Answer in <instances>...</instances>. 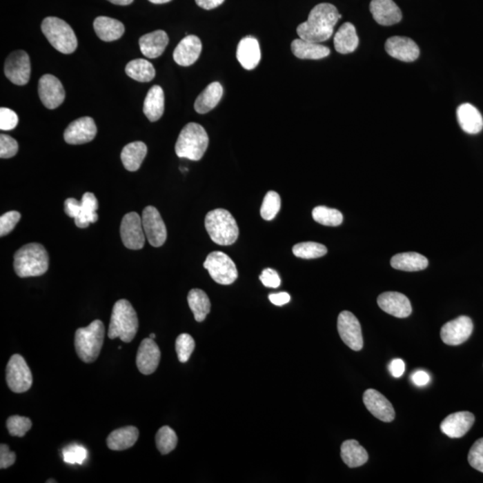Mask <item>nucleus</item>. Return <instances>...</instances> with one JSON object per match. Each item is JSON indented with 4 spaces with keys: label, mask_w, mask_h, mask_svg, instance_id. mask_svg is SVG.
I'll list each match as a JSON object with an SVG mask.
<instances>
[{
    "label": "nucleus",
    "mask_w": 483,
    "mask_h": 483,
    "mask_svg": "<svg viewBox=\"0 0 483 483\" xmlns=\"http://www.w3.org/2000/svg\"><path fill=\"white\" fill-rule=\"evenodd\" d=\"M341 17L337 8L330 3L317 5L310 10L306 22L299 24L297 29L299 38L317 43L328 41Z\"/></svg>",
    "instance_id": "1"
},
{
    "label": "nucleus",
    "mask_w": 483,
    "mask_h": 483,
    "mask_svg": "<svg viewBox=\"0 0 483 483\" xmlns=\"http://www.w3.org/2000/svg\"><path fill=\"white\" fill-rule=\"evenodd\" d=\"M138 328L137 314L132 304L126 299L117 301L111 314L108 337L120 338L123 342L130 343L137 336Z\"/></svg>",
    "instance_id": "2"
},
{
    "label": "nucleus",
    "mask_w": 483,
    "mask_h": 483,
    "mask_svg": "<svg viewBox=\"0 0 483 483\" xmlns=\"http://www.w3.org/2000/svg\"><path fill=\"white\" fill-rule=\"evenodd\" d=\"M14 268L18 277H39L47 273L48 255L40 244H28L21 247L14 257Z\"/></svg>",
    "instance_id": "3"
},
{
    "label": "nucleus",
    "mask_w": 483,
    "mask_h": 483,
    "mask_svg": "<svg viewBox=\"0 0 483 483\" xmlns=\"http://www.w3.org/2000/svg\"><path fill=\"white\" fill-rule=\"evenodd\" d=\"M208 145L209 137L205 129L199 124L189 123L181 131L175 150L179 158L198 161L206 152Z\"/></svg>",
    "instance_id": "4"
},
{
    "label": "nucleus",
    "mask_w": 483,
    "mask_h": 483,
    "mask_svg": "<svg viewBox=\"0 0 483 483\" xmlns=\"http://www.w3.org/2000/svg\"><path fill=\"white\" fill-rule=\"evenodd\" d=\"M105 338V327L99 319L92 322L86 328L75 332V347L81 361L90 364L97 360L101 354Z\"/></svg>",
    "instance_id": "5"
},
{
    "label": "nucleus",
    "mask_w": 483,
    "mask_h": 483,
    "mask_svg": "<svg viewBox=\"0 0 483 483\" xmlns=\"http://www.w3.org/2000/svg\"><path fill=\"white\" fill-rule=\"evenodd\" d=\"M205 228L210 239L219 246H231L239 235L234 217L224 209L210 211L205 217Z\"/></svg>",
    "instance_id": "6"
},
{
    "label": "nucleus",
    "mask_w": 483,
    "mask_h": 483,
    "mask_svg": "<svg viewBox=\"0 0 483 483\" xmlns=\"http://www.w3.org/2000/svg\"><path fill=\"white\" fill-rule=\"evenodd\" d=\"M41 31L54 48L63 54H72L77 48L74 30L60 18L50 17L42 21Z\"/></svg>",
    "instance_id": "7"
},
{
    "label": "nucleus",
    "mask_w": 483,
    "mask_h": 483,
    "mask_svg": "<svg viewBox=\"0 0 483 483\" xmlns=\"http://www.w3.org/2000/svg\"><path fill=\"white\" fill-rule=\"evenodd\" d=\"M214 282L220 285H231L238 277L237 266L228 255L222 252L210 253L204 264Z\"/></svg>",
    "instance_id": "8"
},
{
    "label": "nucleus",
    "mask_w": 483,
    "mask_h": 483,
    "mask_svg": "<svg viewBox=\"0 0 483 483\" xmlns=\"http://www.w3.org/2000/svg\"><path fill=\"white\" fill-rule=\"evenodd\" d=\"M6 373L8 388L14 393H23L31 388L33 382L32 371L22 355L12 356Z\"/></svg>",
    "instance_id": "9"
},
{
    "label": "nucleus",
    "mask_w": 483,
    "mask_h": 483,
    "mask_svg": "<svg viewBox=\"0 0 483 483\" xmlns=\"http://www.w3.org/2000/svg\"><path fill=\"white\" fill-rule=\"evenodd\" d=\"M337 331L341 339L349 348L360 351L364 346L362 327L357 318L348 310H344L338 315Z\"/></svg>",
    "instance_id": "10"
},
{
    "label": "nucleus",
    "mask_w": 483,
    "mask_h": 483,
    "mask_svg": "<svg viewBox=\"0 0 483 483\" xmlns=\"http://www.w3.org/2000/svg\"><path fill=\"white\" fill-rule=\"evenodd\" d=\"M120 235L124 246L131 250H140L145 244L143 221L137 213H129L124 216L120 226Z\"/></svg>",
    "instance_id": "11"
},
{
    "label": "nucleus",
    "mask_w": 483,
    "mask_h": 483,
    "mask_svg": "<svg viewBox=\"0 0 483 483\" xmlns=\"http://www.w3.org/2000/svg\"><path fill=\"white\" fill-rule=\"evenodd\" d=\"M144 230L150 246L161 247L167 240V228L159 210L153 206H147L141 215Z\"/></svg>",
    "instance_id": "12"
},
{
    "label": "nucleus",
    "mask_w": 483,
    "mask_h": 483,
    "mask_svg": "<svg viewBox=\"0 0 483 483\" xmlns=\"http://www.w3.org/2000/svg\"><path fill=\"white\" fill-rule=\"evenodd\" d=\"M5 75L11 83L26 86L31 77V61L28 54L17 50L8 57L5 63Z\"/></svg>",
    "instance_id": "13"
},
{
    "label": "nucleus",
    "mask_w": 483,
    "mask_h": 483,
    "mask_svg": "<svg viewBox=\"0 0 483 483\" xmlns=\"http://www.w3.org/2000/svg\"><path fill=\"white\" fill-rule=\"evenodd\" d=\"M38 92L42 104L48 110H55L65 101L64 87L52 75H42L39 81Z\"/></svg>",
    "instance_id": "14"
},
{
    "label": "nucleus",
    "mask_w": 483,
    "mask_h": 483,
    "mask_svg": "<svg viewBox=\"0 0 483 483\" xmlns=\"http://www.w3.org/2000/svg\"><path fill=\"white\" fill-rule=\"evenodd\" d=\"M473 331L472 319L467 316H460L443 326L440 337L446 345L459 346L466 342Z\"/></svg>",
    "instance_id": "15"
},
{
    "label": "nucleus",
    "mask_w": 483,
    "mask_h": 483,
    "mask_svg": "<svg viewBox=\"0 0 483 483\" xmlns=\"http://www.w3.org/2000/svg\"><path fill=\"white\" fill-rule=\"evenodd\" d=\"M97 126L95 120L90 117H80L66 128L64 139L72 145L90 143L95 138Z\"/></svg>",
    "instance_id": "16"
},
{
    "label": "nucleus",
    "mask_w": 483,
    "mask_h": 483,
    "mask_svg": "<svg viewBox=\"0 0 483 483\" xmlns=\"http://www.w3.org/2000/svg\"><path fill=\"white\" fill-rule=\"evenodd\" d=\"M161 353L159 347L152 338H145L139 346L137 365L138 370L144 375L155 373L161 361Z\"/></svg>",
    "instance_id": "17"
},
{
    "label": "nucleus",
    "mask_w": 483,
    "mask_h": 483,
    "mask_svg": "<svg viewBox=\"0 0 483 483\" xmlns=\"http://www.w3.org/2000/svg\"><path fill=\"white\" fill-rule=\"evenodd\" d=\"M364 403L371 415L380 421L391 422L395 419L393 406L384 395L375 389H367L364 392Z\"/></svg>",
    "instance_id": "18"
},
{
    "label": "nucleus",
    "mask_w": 483,
    "mask_h": 483,
    "mask_svg": "<svg viewBox=\"0 0 483 483\" xmlns=\"http://www.w3.org/2000/svg\"><path fill=\"white\" fill-rule=\"evenodd\" d=\"M385 50L389 56L403 62L415 61L420 56L418 45L410 38L400 36L388 39Z\"/></svg>",
    "instance_id": "19"
},
{
    "label": "nucleus",
    "mask_w": 483,
    "mask_h": 483,
    "mask_svg": "<svg viewBox=\"0 0 483 483\" xmlns=\"http://www.w3.org/2000/svg\"><path fill=\"white\" fill-rule=\"evenodd\" d=\"M377 302L380 309L397 318H407L412 313V306L409 299L401 293H383Z\"/></svg>",
    "instance_id": "20"
},
{
    "label": "nucleus",
    "mask_w": 483,
    "mask_h": 483,
    "mask_svg": "<svg viewBox=\"0 0 483 483\" xmlns=\"http://www.w3.org/2000/svg\"><path fill=\"white\" fill-rule=\"evenodd\" d=\"M475 415L469 412H457L448 415L440 424V430L452 439L464 437L475 424Z\"/></svg>",
    "instance_id": "21"
},
{
    "label": "nucleus",
    "mask_w": 483,
    "mask_h": 483,
    "mask_svg": "<svg viewBox=\"0 0 483 483\" xmlns=\"http://www.w3.org/2000/svg\"><path fill=\"white\" fill-rule=\"evenodd\" d=\"M201 41L195 35H187L175 48L173 57L175 62L181 66H190L195 64L201 52Z\"/></svg>",
    "instance_id": "22"
},
{
    "label": "nucleus",
    "mask_w": 483,
    "mask_h": 483,
    "mask_svg": "<svg viewBox=\"0 0 483 483\" xmlns=\"http://www.w3.org/2000/svg\"><path fill=\"white\" fill-rule=\"evenodd\" d=\"M370 10L374 20L380 26H393L402 20L400 8L393 0H371Z\"/></svg>",
    "instance_id": "23"
},
{
    "label": "nucleus",
    "mask_w": 483,
    "mask_h": 483,
    "mask_svg": "<svg viewBox=\"0 0 483 483\" xmlns=\"http://www.w3.org/2000/svg\"><path fill=\"white\" fill-rule=\"evenodd\" d=\"M237 57L240 65L246 70H253L261 61V48L257 40L252 36L241 39L238 43Z\"/></svg>",
    "instance_id": "24"
},
{
    "label": "nucleus",
    "mask_w": 483,
    "mask_h": 483,
    "mask_svg": "<svg viewBox=\"0 0 483 483\" xmlns=\"http://www.w3.org/2000/svg\"><path fill=\"white\" fill-rule=\"evenodd\" d=\"M169 39L167 33L162 30L148 33L141 36L139 45L141 53L148 59H157L161 56L167 48Z\"/></svg>",
    "instance_id": "25"
},
{
    "label": "nucleus",
    "mask_w": 483,
    "mask_h": 483,
    "mask_svg": "<svg viewBox=\"0 0 483 483\" xmlns=\"http://www.w3.org/2000/svg\"><path fill=\"white\" fill-rule=\"evenodd\" d=\"M457 115L459 125L467 134L476 135L482 131V116L475 106L470 103L462 104L457 108Z\"/></svg>",
    "instance_id": "26"
},
{
    "label": "nucleus",
    "mask_w": 483,
    "mask_h": 483,
    "mask_svg": "<svg viewBox=\"0 0 483 483\" xmlns=\"http://www.w3.org/2000/svg\"><path fill=\"white\" fill-rule=\"evenodd\" d=\"M291 50L294 55L300 59H322L331 54L330 48L324 45L301 38L293 41Z\"/></svg>",
    "instance_id": "27"
},
{
    "label": "nucleus",
    "mask_w": 483,
    "mask_h": 483,
    "mask_svg": "<svg viewBox=\"0 0 483 483\" xmlns=\"http://www.w3.org/2000/svg\"><path fill=\"white\" fill-rule=\"evenodd\" d=\"M93 27L97 36L103 41L119 40L125 33V26L120 21L107 17H97Z\"/></svg>",
    "instance_id": "28"
},
{
    "label": "nucleus",
    "mask_w": 483,
    "mask_h": 483,
    "mask_svg": "<svg viewBox=\"0 0 483 483\" xmlns=\"http://www.w3.org/2000/svg\"><path fill=\"white\" fill-rule=\"evenodd\" d=\"M139 431L135 426H126L115 430L108 435L107 445L114 451H122L132 448L137 443Z\"/></svg>",
    "instance_id": "29"
},
{
    "label": "nucleus",
    "mask_w": 483,
    "mask_h": 483,
    "mask_svg": "<svg viewBox=\"0 0 483 483\" xmlns=\"http://www.w3.org/2000/svg\"><path fill=\"white\" fill-rule=\"evenodd\" d=\"M165 96L161 86H154L144 99V113L150 122H156L164 113Z\"/></svg>",
    "instance_id": "30"
},
{
    "label": "nucleus",
    "mask_w": 483,
    "mask_h": 483,
    "mask_svg": "<svg viewBox=\"0 0 483 483\" xmlns=\"http://www.w3.org/2000/svg\"><path fill=\"white\" fill-rule=\"evenodd\" d=\"M359 38L355 27L351 23H345L334 36V46L338 53L354 52L357 48Z\"/></svg>",
    "instance_id": "31"
},
{
    "label": "nucleus",
    "mask_w": 483,
    "mask_h": 483,
    "mask_svg": "<svg viewBox=\"0 0 483 483\" xmlns=\"http://www.w3.org/2000/svg\"><path fill=\"white\" fill-rule=\"evenodd\" d=\"M223 96L221 84L214 81L204 90L196 99L195 108L199 114H206L216 107Z\"/></svg>",
    "instance_id": "32"
},
{
    "label": "nucleus",
    "mask_w": 483,
    "mask_h": 483,
    "mask_svg": "<svg viewBox=\"0 0 483 483\" xmlns=\"http://www.w3.org/2000/svg\"><path fill=\"white\" fill-rule=\"evenodd\" d=\"M147 152L146 144L143 141H134V143L126 145L121 152V161H122L124 167L128 171H137L146 157Z\"/></svg>",
    "instance_id": "33"
},
{
    "label": "nucleus",
    "mask_w": 483,
    "mask_h": 483,
    "mask_svg": "<svg viewBox=\"0 0 483 483\" xmlns=\"http://www.w3.org/2000/svg\"><path fill=\"white\" fill-rule=\"evenodd\" d=\"M341 457L347 466L356 468L366 464L369 455L357 440H349L341 446Z\"/></svg>",
    "instance_id": "34"
},
{
    "label": "nucleus",
    "mask_w": 483,
    "mask_h": 483,
    "mask_svg": "<svg viewBox=\"0 0 483 483\" xmlns=\"http://www.w3.org/2000/svg\"><path fill=\"white\" fill-rule=\"evenodd\" d=\"M99 204L96 196L92 193H86L81 201V211L79 216L75 219V225L79 228H88L90 224H93L99 217L97 214Z\"/></svg>",
    "instance_id": "35"
},
{
    "label": "nucleus",
    "mask_w": 483,
    "mask_h": 483,
    "mask_svg": "<svg viewBox=\"0 0 483 483\" xmlns=\"http://www.w3.org/2000/svg\"><path fill=\"white\" fill-rule=\"evenodd\" d=\"M392 267L395 270L403 271H419L428 267V262L426 257L417 253H398L392 257Z\"/></svg>",
    "instance_id": "36"
},
{
    "label": "nucleus",
    "mask_w": 483,
    "mask_h": 483,
    "mask_svg": "<svg viewBox=\"0 0 483 483\" xmlns=\"http://www.w3.org/2000/svg\"><path fill=\"white\" fill-rule=\"evenodd\" d=\"M190 309L192 310L196 322H204L210 312V301L206 293L201 289H192L187 297Z\"/></svg>",
    "instance_id": "37"
},
{
    "label": "nucleus",
    "mask_w": 483,
    "mask_h": 483,
    "mask_svg": "<svg viewBox=\"0 0 483 483\" xmlns=\"http://www.w3.org/2000/svg\"><path fill=\"white\" fill-rule=\"evenodd\" d=\"M126 72L130 78L140 83H148L154 79L156 71L152 63L146 59L132 60L126 66Z\"/></svg>",
    "instance_id": "38"
},
{
    "label": "nucleus",
    "mask_w": 483,
    "mask_h": 483,
    "mask_svg": "<svg viewBox=\"0 0 483 483\" xmlns=\"http://www.w3.org/2000/svg\"><path fill=\"white\" fill-rule=\"evenodd\" d=\"M327 247L315 241H304L293 247V253L302 259H317L327 255Z\"/></svg>",
    "instance_id": "39"
},
{
    "label": "nucleus",
    "mask_w": 483,
    "mask_h": 483,
    "mask_svg": "<svg viewBox=\"0 0 483 483\" xmlns=\"http://www.w3.org/2000/svg\"><path fill=\"white\" fill-rule=\"evenodd\" d=\"M313 217L316 222L323 226H337L343 222V215L339 210L325 206L314 208Z\"/></svg>",
    "instance_id": "40"
},
{
    "label": "nucleus",
    "mask_w": 483,
    "mask_h": 483,
    "mask_svg": "<svg viewBox=\"0 0 483 483\" xmlns=\"http://www.w3.org/2000/svg\"><path fill=\"white\" fill-rule=\"evenodd\" d=\"M156 445L161 454H169L177 448V436L176 433L170 427H161L156 434Z\"/></svg>",
    "instance_id": "41"
},
{
    "label": "nucleus",
    "mask_w": 483,
    "mask_h": 483,
    "mask_svg": "<svg viewBox=\"0 0 483 483\" xmlns=\"http://www.w3.org/2000/svg\"><path fill=\"white\" fill-rule=\"evenodd\" d=\"M282 206V200L279 193L270 191L265 195L261 208V216L265 220H273L279 213Z\"/></svg>",
    "instance_id": "42"
},
{
    "label": "nucleus",
    "mask_w": 483,
    "mask_h": 483,
    "mask_svg": "<svg viewBox=\"0 0 483 483\" xmlns=\"http://www.w3.org/2000/svg\"><path fill=\"white\" fill-rule=\"evenodd\" d=\"M63 459L66 464H83L88 457V452L83 446L79 444H71L66 446L62 451Z\"/></svg>",
    "instance_id": "43"
},
{
    "label": "nucleus",
    "mask_w": 483,
    "mask_h": 483,
    "mask_svg": "<svg viewBox=\"0 0 483 483\" xmlns=\"http://www.w3.org/2000/svg\"><path fill=\"white\" fill-rule=\"evenodd\" d=\"M32 426L31 420L23 416L14 415L9 417L7 421V427L11 436L22 437Z\"/></svg>",
    "instance_id": "44"
},
{
    "label": "nucleus",
    "mask_w": 483,
    "mask_h": 483,
    "mask_svg": "<svg viewBox=\"0 0 483 483\" xmlns=\"http://www.w3.org/2000/svg\"><path fill=\"white\" fill-rule=\"evenodd\" d=\"M195 339L189 334H181L176 340V351L178 360L181 362H186L189 360L195 350Z\"/></svg>",
    "instance_id": "45"
},
{
    "label": "nucleus",
    "mask_w": 483,
    "mask_h": 483,
    "mask_svg": "<svg viewBox=\"0 0 483 483\" xmlns=\"http://www.w3.org/2000/svg\"><path fill=\"white\" fill-rule=\"evenodd\" d=\"M470 466L483 473V437L477 440L468 454Z\"/></svg>",
    "instance_id": "46"
},
{
    "label": "nucleus",
    "mask_w": 483,
    "mask_h": 483,
    "mask_svg": "<svg viewBox=\"0 0 483 483\" xmlns=\"http://www.w3.org/2000/svg\"><path fill=\"white\" fill-rule=\"evenodd\" d=\"M21 219V214L18 211H8L0 217V237H5L13 231L17 223Z\"/></svg>",
    "instance_id": "47"
},
{
    "label": "nucleus",
    "mask_w": 483,
    "mask_h": 483,
    "mask_svg": "<svg viewBox=\"0 0 483 483\" xmlns=\"http://www.w3.org/2000/svg\"><path fill=\"white\" fill-rule=\"evenodd\" d=\"M17 152L18 144L13 137L4 134L0 135V157L1 159L13 158Z\"/></svg>",
    "instance_id": "48"
},
{
    "label": "nucleus",
    "mask_w": 483,
    "mask_h": 483,
    "mask_svg": "<svg viewBox=\"0 0 483 483\" xmlns=\"http://www.w3.org/2000/svg\"><path fill=\"white\" fill-rule=\"evenodd\" d=\"M19 122L17 114L8 108H0V129L2 131H10L17 128Z\"/></svg>",
    "instance_id": "49"
},
{
    "label": "nucleus",
    "mask_w": 483,
    "mask_h": 483,
    "mask_svg": "<svg viewBox=\"0 0 483 483\" xmlns=\"http://www.w3.org/2000/svg\"><path fill=\"white\" fill-rule=\"evenodd\" d=\"M259 279L266 288H279L280 284H282V279L277 274L276 270H273V268H265L261 276H259Z\"/></svg>",
    "instance_id": "50"
},
{
    "label": "nucleus",
    "mask_w": 483,
    "mask_h": 483,
    "mask_svg": "<svg viewBox=\"0 0 483 483\" xmlns=\"http://www.w3.org/2000/svg\"><path fill=\"white\" fill-rule=\"evenodd\" d=\"M16 459V454L9 449L8 446L6 444H1L0 446V468L7 469V468L13 466Z\"/></svg>",
    "instance_id": "51"
},
{
    "label": "nucleus",
    "mask_w": 483,
    "mask_h": 483,
    "mask_svg": "<svg viewBox=\"0 0 483 483\" xmlns=\"http://www.w3.org/2000/svg\"><path fill=\"white\" fill-rule=\"evenodd\" d=\"M81 211V201L75 198L66 199L65 201V213L68 217L77 219Z\"/></svg>",
    "instance_id": "52"
},
{
    "label": "nucleus",
    "mask_w": 483,
    "mask_h": 483,
    "mask_svg": "<svg viewBox=\"0 0 483 483\" xmlns=\"http://www.w3.org/2000/svg\"><path fill=\"white\" fill-rule=\"evenodd\" d=\"M388 370L394 378H400V377H402L404 370H406V364L401 359H394L389 364Z\"/></svg>",
    "instance_id": "53"
},
{
    "label": "nucleus",
    "mask_w": 483,
    "mask_h": 483,
    "mask_svg": "<svg viewBox=\"0 0 483 483\" xmlns=\"http://www.w3.org/2000/svg\"><path fill=\"white\" fill-rule=\"evenodd\" d=\"M411 379L413 384L417 386H424L428 384L430 382L431 377L424 371H417L412 374L411 376Z\"/></svg>",
    "instance_id": "54"
},
{
    "label": "nucleus",
    "mask_w": 483,
    "mask_h": 483,
    "mask_svg": "<svg viewBox=\"0 0 483 483\" xmlns=\"http://www.w3.org/2000/svg\"><path fill=\"white\" fill-rule=\"evenodd\" d=\"M268 299L271 303L277 306H285V304H288L290 302V295L286 292L277 293V294H271L268 295Z\"/></svg>",
    "instance_id": "55"
},
{
    "label": "nucleus",
    "mask_w": 483,
    "mask_h": 483,
    "mask_svg": "<svg viewBox=\"0 0 483 483\" xmlns=\"http://www.w3.org/2000/svg\"><path fill=\"white\" fill-rule=\"evenodd\" d=\"M224 1L225 0H195L196 4L205 10H211V9L219 7Z\"/></svg>",
    "instance_id": "56"
},
{
    "label": "nucleus",
    "mask_w": 483,
    "mask_h": 483,
    "mask_svg": "<svg viewBox=\"0 0 483 483\" xmlns=\"http://www.w3.org/2000/svg\"><path fill=\"white\" fill-rule=\"evenodd\" d=\"M108 1H110L115 5L128 6L132 4L134 0H108Z\"/></svg>",
    "instance_id": "57"
},
{
    "label": "nucleus",
    "mask_w": 483,
    "mask_h": 483,
    "mask_svg": "<svg viewBox=\"0 0 483 483\" xmlns=\"http://www.w3.org/2000/svg\"><path fill=\"white\" fill-rule=\"evenodd\" d=\"M149 1L153 4H165V3L170 2L171 0H149Z\"/></svg>",
    "instance_id": "58"
},
{
    "label": "nucleus",
    "mask_w": 483,
    "mask_h": 483,
    "mask_svg": "<svg viewBox=\"0 0 483 483\" xmlns=\"http://www.w3.org/2000/svg\"><path fill=\"white\" fill-rule=\"evenodd\" d=\"M156 335L155 334H150V338H152V339H155Z\"/></svg>",
    "instance_id": "59"
},
{
    "label": "nucleus",
    "mask_w": 483,
    "mask_h": 483,
    "mask_svg": "<svg viewBox=\"0 0 483 483\" xmlns=\"http://www.w3.org/2000/svg\"><path fill=\"white\" fill-rule=\"evenodd\" d=\"M47 482H48H48H56V481H53V480L51 479L50 481H47Z\"/></svg>",
    "instance_id": "60"
}]
</instances>
